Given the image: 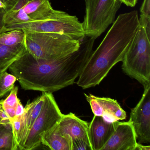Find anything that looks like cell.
<instances>
[{
    "instance_id": "2e32d148",
    "label": "cell",
    "mask_w": 150,
    "mask_h": 150,
    "mask_svg": "<svg viewBox=\"0 0 150 150\" xmlns=\"http://www.w3.org/2000/svg\"><path fill=\"white\" fill-rule=\"evenodd\" d=\"M25 49L24 43L12 47L0 44V69L9 67L22 54Z\"/></svg>"
},
{
    "instance_id": "e0dca14e",
    "label": "cell",
    "mask_w": 150,
    "mask_h": 150,
    "mask_svg": "<svg viewBox=\"0 0 150 150\" xmlns=\"http://www.w3.org/2000/svg\"><path fill=\"white\" fill-rule=\"evenodd\" d=\"M0 150H19L11 125L0 124Z\"/></svg>"
},
{
    "instance_id": "52a82bcc",
    "label": "cell",
    "mask_w": 150,
    "mask_h": 150,
    "mask_svg": "<svg viewBox=\"0 0 150 150\" xmlns=\"http://www.w3.org/2000/svg\"><path fill=\"white\" fill-rule=\"evenodd\" d=\"M44 103L41 113L33 124L21 150H33L41 145L45 132L57 126L62 119L61 113L52 93H45Z\"/></svg>"
},
{
    "instance_id": "3957f363",
    "label": "cell",
    "mask_w": 150,
    "mask_h": 150,
    "mask_svg": "<svg viewBox=\"0 0 150 150\" xmlns=\"http://www.w3.org/2000/svg\"><path fill=\"white\" fill-rule=\"evenodd\" d=\"M24 31L25 49L37 59H57L78 50L80 46L81 41L74 40L65 35Z\"/></svg>"
},
{
    "instance_id": "484cf974",
    "label": "cell",
    "mask_w": 150,
    "mask_h": 150,
    "mask_svg": "<svg viewBox=\"0 0 150 150\" xmlns=\"http://www.w3.org/2000/svg\"><path fill=\"white\" fill-rule=\"evenodd\" d=\"M1 1L6 6V12H7L9 11L13 8L18 0H1Z\"/></svg>"
},
{
    "instance_id": "9c48e42d",
    "label": "cell",
    "mask_w": 150,
    "mask_h": 150,
    "mask_svg": "<svg viewBox=\"0 0 150 150\" xmlns=\"http://www.w3.org/2000/svg\"><path fill=\"white\" fill-rule=\"evenodd\" d=\"M137 144L136 132L130 122H116L114 132L101 150H135Z\"/></svg>"
},
{
    "instance_id": "6da1fadb",
    "label": "cell",
    "mask_w": 150,
    "mask_h": 150,
    "mask_svg": "<svg viewBox=\"0 0 150 150\" xmlns=\"http://www.w3.org/2000/svg\"><path fill=\"white\" fill-rule=\"evenodd\" d=\"M85 63L78 51L57 59L45 60L35 58L25 49L8 69L24 90L52 93L73 85Z\"/></svg>"
},
{
    "instance_id": "1f68e13d",
    "label": "cell",
    "mask_w": 150,
    "mask_h": 150,
    "mask_svg": "<svg viewBox=\"0 0 150 150\" xmlns=\"http://www.w3.org/2000/svg\"><path fill=\"white\" fill-rule=\"evenodd\" d=\"M49 1H50V0H49Z\"/></svg>"
},
{
    "instance_id": "5bb4252c",
    "label": "cell",
    "mask_w": 150,
    "mask_h": 150,
    "mask_svg": "<svg viewBox=\"0 0 150 150\" xmlns=\"http://www.w3.org/2000/svg\"><path fill=\"white\" fill-rule=\"evenodd\" d=\"M41 144L52 150H72V140L68 135H63L58 124L44 133Z\"/></svg>"
},
{
    "instance_id": "f1b7e54d",
    "label": "cell",
    "mask_w": 150,
    "mask_h": 150,
    "mask_svg": "<svg viewBox=\"0 0 150 150\" xmlns=\"http://www.w3.org/2000/svg\"><path fill=\"white\" fill-rule=\"evenodd\" d=\"M8 69V67H6V68H3V69H0V82H1V76L3 73L5 72L6 71H7ZM7 93H6L5 92H3L1 90V86H0V98L3 97L4 96L6 95Z\"/></svg>"
},
{
    "instance_id": "7a4b0ae2",
    "label": "cell",
    "mask_w": 150,
    "mask_h": 150,
    "mask_svg": "<svg viewBox=\"0 0 150 150\" xmlns=\"http://www.w3.org/2000/svg\"><path fill=\"white\" fill-rule=\"evenodd\" d=\"M112 24L79 76L77 84L83 89L99 85L112 67L122 62L139 26L138 12L121 14Z\"/></svg>"
},
{
    "instance_id": "7402d4cb",
    "label": "cell",
    "mask_w": 150,
    "mask_h": 150,
    "mask_svg": "<svg viewBox=\"0 0 150 150\" xmlns=\"http://www.w3.org/2000/svg\"><path fill=\"white\" fill-rule=\"evenodd\" d=\"M139 21V25L145 29L147 35L150 38V16L140 14Z\"/></svg>"
},
{
    "instance_id": "4dcf8cb0",
    "label": "cell",
    "mask_w": 150,
    "mask_h": 150,
    "mask_svg": "<svg viewBox=\"0 0 150 150\" xmlns=\"http://www.w3.org/2000/svg\"><path fill=\"white\" fill-rule=\"evenodd\" d=\"M6 5L1 1V0H0V8H3L6 10Z\"/></svg>"
},
{
    "instance_id": "7c38bea8",
    "label": "cell",
    "mask_w": 150,
    "mask_h": 150,
    "mask_svg": "<svg viewBox=\"0 0 150 150\" xmlns=\"http://www.w3.org/2000/svg\"><path fill=\"white\" fill-rule=\"evenodd\" d=\"M88 123L72 113L63 115L58 124L60 132L63 135H68L72 141L83 140L90 144L88 138Z\"/></svg>"
},
{
    "instance_id": "603a6c76",
    "label": "cell",
    "mask_w": 150,
    "mask_h": 150,
    "mask_svg": "<svg viewBox=\"0 0 150 150\" xmlns=\"http://www.w3.org/2000/svg\"><path fill=\"white\" fill-rule=\"evenodd\" d=\"M30 1L31 0H18L13 8L9 11L7 12H16L23 9Z\"/></svg>"
},
{
    "instance_id": "d6986e66",
    "label": "cell",
    "mask_w": 150,
    "mask_h": 150,
    "mask_svg": "<svg viewBox=\"0 0 150 150\" xmlns=\"http://www.w3.org/2000/svg\"><path fill=\"white\" fill-rule=\"evenodd\" d=\"M25 33L23 29H15L0 34V44L5 46H16L24 43Z\"/></svg>"
},
{
    "instance_id": "ffe728a7",
    "label": "cell",
    "mask_w": 150,
    "mask_h": 150,
    "mask_svg": "<svg viewBox=\"0 0 150 150\" xmlns=\"http://www.w3.org/2000/svg\"><path fill=\"white\" fill-rule=\"evenodd\" d=\"M30 21L31 20L25 13L23 8L16 12H7L4 17L5 27Z\"/></svg>"
},
{
    "instance_id": "277c9868",
    "label": "cell",
    "mask_w": 150,
    "mask_h": 150,
    "mask_svg": "<svg viewBox=\"0 0 150 150\" xmlns=\"http://www.w3.org/2000/svg\"><path fill=\"white\" fill-rule=\"evenodd\" d=\"M150 38L139 25L122 62L124 72L144 87L150 85Z\"/></svg>"
},
{
    "instance_id": "d4e9b609",
    "label": "cell",
    "mask_w": 150,
    "mask_h": 150,
    "mask_svg": "<svg viewBox=\"0 0 150 150\" xmlns=\"http://www.w3.org/2000/svg\"><path fill=\"white\" fill-rule=\"evenodd\" d=\"M140 11L141 14L150 16V0H144Z\"/></svg>"
},
{
    "instance_id": "cb8c5ba5",
    "label": "cell",
    "mask_w": 150,
    "mask_h": 150,
    "mask_svg": "<svg viewBox=\"0 0 150 150\" xmlns=\"http://www.w3.org/2000/svg\"><path fill=\"white\" fill-rule=\"evenodd\" d=\"M0 124L5 125H11V122L4 111L2 105L0 102Z\"/></svg>"
},
{
    "instance_id": "ba28073f",
    "label": "cell",
    "mask_w": 150,
    "mask_h": 150,
    "mask_svg": "<svg viewBox=\"0 0 150 150\" xmlns=\"http://www.w3.org/2000/svg\"><path fill=\"white\" fill-rule=\"evenodd\" d=\"M144 89L140 100L132 110L129 120L140 143L150 142V85Z\"/></svg>"
},
{
    "instance_id": "5b68a950",
    "label": "cell",
    "mask_w": 150,
    "mask_h": 150,
    "mask_svg": "<svg viewBox=\"0 0 150 150\" xmlns=\"http://www.w3.org/2000/svg\"><path fill=\"white\" fill-rule=\"evenodd\" d=\"M15 29H23L30 32L55 33L67 36L74 40L81 41L85 36L82 23L77 16L66 12L52 20L35 21L5 26L1 33Z\"/></svg>"
},
{
    "instance_id": "8fae6325",
    "label": "cell",
    "mask_w": 150,
    "mask_h": 150,
    "mask_svg": "<svg viewBox=\"0 0 150 150\" xmlns=\"http://www.w3.org/2000/svg\"><path fill=\"white\" fill-rule=\"evenodd\" d=\"M116 122H109L102 116L94 115L88 130L92 150H101L114 132Z\"/></svg>"
},
{
    "instance_id": "8992f818",
    "label": "cell",
    "mask_w": 150,
    "mask_h": 150,
    "mask_svg": "<svg viewBox=\"0 0 150 150\" xmlns=\"http://www.w3.org/2000/svg\"><path fill=\"white\" fill-rule=\"evenodd\" d=\"M120 0H85L83 24L85 35L96 39L115 21Z\"/></svg>"
},
{
    "instance_id": "4316f807",
    "label": "cell",
    "mask_w": 150,
    "mask_h": 150,
    "mask_svg": "<svg viewBox=\"0 0 150 150\" xmlns=\"http://www.w3.org/2000/svg\"><path fill=\"white\" fill-rule=\"evenodd\" d=\"M6 13V11L4 8H0V33H1V31L5 26L4 22V17Z\"/></svg>"
},
{
    "instance_id": "4fadbf2b",
    "label": "cell",
    "mask_w": 150,
    "mask_h": 150,
    "mask_svg": "<svg viewBox=\"0 0 150 150\" xmlns=\"http://www.w3.org/2000/svg\"><path fill=\"white\" fill-rule=\"evenodd\" d=\"M23 9L31 21L55 19L64 12L53 9L49 0H31Z\"/></svg>"
},
{
    "instance_id": "83f0119b",
    "label": "cell",
    "mask_w": 150,
    "mask_h": 150,
    "mask_svg": "<svg viewBox=\"0 0 150 150\" xmlns=\"http://www.w3.org/2000/svg\"><path fill=\"white\" fill-rule=\"evenodd\" d=\"M122 3L126 5L127 6L133 7L136 6L138 0H120Z\"/></svg>"
},
{
    "instance_id": "30bf717a",
    "label": "cell",
    "mask_w": 150,
    "mask_h": 150,
    "mask_svg": "<svg viewBox=\"0 0 150 150\" xmlns=\"http://www.w3.org/2000/svg\"><path fill=\"white\" fill-rule=\"evenodd\" d=\"M85 95L95 115L102 116L109 122L126 118V112L116 100L107 97H98L92 94H85Z\"/></svg>"
},
{
    "instance_id": "44dd1931",
    "label": "cell",
    "mask_w": 150,
    "mask_h": 150,
    "mask_svg": "<svg viewBox=\"0 0 150 150\" xmlns=\"http://www.w3.org/2000/svg\"><path fill=\"white\" fill-rule=\"evenodd\" d=\"M17 78L13 74L8 73L7 71L3 73L1 79L0 86L1 90L6 93L10 92L15 86Z\"/></svg>"
},
{
    "instance_id": "ac0fdd59",
    "label": "cell",
    "mask_w": 150,
    "mask_h": 150,
    "mask_svg": "<svg viewBox=\"0 0 150 150\" xmlns=\"http://www.w3.org/2000/svg\"><path fill=\"white\" fill-rule=\"evenodd\" d=\"M18 86L14 87L7 97L0 101L10 122L15 117L16 109L21 102L18 97Z\"/></svg>"
},
{
    "instance_id": "9a60e30c",
    "label": "cell",
    "mask_w": 150,
    "mask_h": 150,
    "mask_svg": "<svg viewBox=\"0 0 150 150\" xmlns=\"http://www.w3.org/2000/svg\"><path fill=\"white\" fill-rule=\"evenodd\" d=\"M45 97V93H42V95L35 99L33 101L30 102V101H28L26 106L24 108L25 112V127L23 133V141L21 150L22 147L24 144L26 138L33 124L41 113L44 103Z\"/></svg>"
},
{
    "instance_id": "f546056e",
    "label": "cell",
    "mask_w": 150,
    "mask_h": 150,
    "mask_svg": "<svg viewBox=\"0 0 150 150\" xmlns=\"http://www.w3.org/2000/svg\"><path fill=\"white\" fill-rule=\"evenodd\" d=\"M135 150H150V146L143 145L140 143H137Z\"/></svg>"
}]
</instances>
